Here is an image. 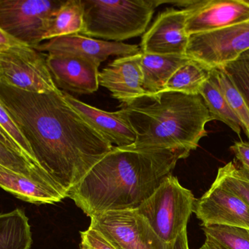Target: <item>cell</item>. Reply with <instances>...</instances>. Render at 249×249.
<instances>
[{
    "label": "cell",
    "mask_w": 249,
    "mask_h": 249,
    "mask_svg": "<svg viewBox=\"0 0 249 249\" xmlns=\"http://www.w3.org/2000/svg\"><path fill=\"white\" fill-rule=\"evenodd\" d=\"M0 104L40 165L68 193L114 147L67 103L60 89L29 92L0 83Z\"/></svg>",
    "instance_id": "cell-1"
},
{
    "label": "cell",
    "mask_w": 249,
    "mask_h": 249,
    "mask_svg": "<svg viewBox=\"0 0 249 249\" xmlns=\"http://www.w3.org/2000/svg\"><path fill=\"white\" fill-rule=\"evenodd\" d=\"M185 150L114 146L68 193L88 216L121 210L138 209L178 161L187 158Z\"/></svg>",
    "instance_id": "cell-2"
},
{
    "label": "cell",
    "mask_w": 249,
    "mask_h": 249,
    "mask_svg": "<svg viewBox=\"0 0 249 249\" xmlns=\"http://www.w3.org/2000/svg\"><path fill=\"white\" fill-rule=\"evenodd\" d=\"M121 107L137 134L135 148L185 150L191 153L208 135L212 116L200 95L166 91L146 94Z\"/></svg>",
    "instance_id": "cell-3"
},
{
    "label": "cell",
    "mask_w": 249,
    "mask_h": 249,
    "mask_svg": "<svg viewBox=\"0 0 249 249\" xmlns=\"http://www.w3.org/2000/svg\"><path fill=\"white\" fill-rule=\"evenodd\" d=\"M84 28L81 34L122 43L144 35L156 8L164 0H82Z\"/></svg>",
    "instance_id": "cell-4"
},
{
    "label": "cell",
    "mask_w": 249,
    "mask_h": 249,
    "mask_svg": "<svg viewBox=\"0 0 249 249\" xmlns=\"http://www.w3.org/2000/svg\"><path fill=\"white\" fill-rule=\"evenodd\" d=\"M195 196L173 174L138 208L156 234L165 243L174 241L186 230L195 208Z\"/></svg>",
    "instance_id": "cell-5"
},
{
    "label": "cell",
    "mask_w": 249,
    "mask_h": 249,
    "mask_svg": "<svg viewBox=\"0 0 249 249\" xmlns=\"http://www.w3.org/2000/svg\"><path fill=\"white\" fill-rule=\"evenodd\" d=\"M64 0H0V30L36 49Z\"/></svg>",
    "instance_id": "cell-6"
},
{
    "label": "cell",
    "mask_w": 249,
    "mask_h": 249,
    "mask_svg": "<svg viewBox=\"0 0 249 249\" xmlns=\"http://www.w3.org/2000/svg\"><path fill=\"white\" fill-rule=\"evenodd\" d=\"M46 58L24 43L0 52V83L29 92L57 91Z\"/></svg>",
    "instance_id": "cell-7"
},
{
    "label": "cell",
    "mask_w": 249,
    "mask_h": 249,
    "mask_svg": "<svg viewBox=\"0 0 249 249\" xmlns=\"http://www.w3.org/2000/svg\"><path fill=\"white\" fill-rule=\"evenodd\" d=\"M90 228L101 232L116 249H167L138 210L102 213L91 217Z\"/></svg>",
    "instance_id": "cell-8"
},
{
    "label": "cell",
    "mask_w": 249,
    "mask_h": 249,
    "mask_svg": "<svg viewBox=\"0 0 249 249\" xmlns=\"http://www.w3.org/2000/svg\"><path fill=\"white\" fill-rule=\"evenodd\" d=\"M249 50V21L190 36L186 56L211 69L234 62Z\"/></svg>",
    "instance_id": "cell-9"
},
{
    "label": "cell",
    "mask_w": 249,
    "mask_h": 249,
    "mask_svg": "<svg viewBox=\"0 0 249 249\" xmlns=\"http://www.w3.org/2000/svg\"><path fill=\"white\" fill-rule=\"evenodd\" d=\"M181 7L189 13L185 31L189 37L249 21V0L184 1Z\"/></svg>",
    "instance_id": "cell-10"
},
{
    "label": "cell",
    "mask_w": 249,
    "mask_h": 249,
    "mask_svg": "<svg viewBox=\"0 0 249 249\" xmlns=\"http://www.w3.org/2000/svg\"><path fill=\"white\" fill-rule=\"evenodd\" d=\"M194 213L205 226H228L249 230V206L235 194L214 180L196 199Z\"/></svg>",
    "instance_id": "cell-11"
},
{
    "label": "cell",
    "mask_w": 249,
    "mask_h": 249,
    "mask_svg": "<svg viewBox=\"0 0 249 249\" xmlns=\"http://www.w3.org/2000/svg\"><path fill=\"white\" fill-rule=\"evenodd\" d=\"M188 10L167 8L157 16L142 36L141 52L148 54L186 55L189 37L185 31Z\"/></svg>",
    "instance_id": "cell-12"
},
{
    "label": "cell",
    "mask_w": 249,
    "mask_h": 249,
    "mask_svg": "<svg viewBox=\"0 0 249 249\" xmlns=\"http://www.w3.org/2000/svg\"><path fill=\"white\" fill-rule=\"evenodd\" d=\"M46 61L58 88L77 94H92L98 90L99 61L54 53H48Z\"/></svg>",
    "instance_id": "cell-13"
},
{
    "label": "cell",
    "mask_w": 249,
    "mask_h": 249,
    "mask_svg": "<svg viewBox=\"0 0 249 249\" xmlns=\"http://www.w3.org/2000/svg\"><path fill=\"white\" fill-rule=\"evenodd\" d=\"M63 94L67 103L112 145L127 147L135 143L136 132L123 107L118 111H105L80 101L68 93L63 91Z\"/></svg>",
    "instance_id": "cell-14"
},
{
    "label": "cell",
    "mask_w": 249,
    "mask_h": 249,
    "mask_svg": "<svg viewBox=\"0 0 249 249\" xmlns=\"http://www.w3.org/2000/svg\"><path fill=\"white\" fill-rule=\"evenodd\" d=\"M36 49L54 54L91 58L101 63L109 56H129L141 52L138 45L97 40L80 34L54 37L39 45Z\"/></svg>",
    "instance_id": "cell-15"
},
{
    "label": "cell",
    "mask_w": 249,
    "mask_h": 249,
    "mask_svg": "<svg viewBox=\"0 0 249 249\" xmlns=\"http://www.w3.org/2000/svg\"><path fill=\"white\" fill-rule=\"evenodd\" d=\"M142 53L120 56L112 61L99 75L100 86L107 89L122 105L146 94L143 89Z\"/></svg>",
    "instance_id": "cell-16"
},
{
    "label": "cell",
    "mask_w": 249,
    "mask_h": 249,
    "mask_svg": "<svg viewBox=\"0 0 249 249\" xmlns=\"http://www.w3.org/2000/svg\"><path fill=\"white\" fill-rule=\"evenodd\" d=\"M0 186L16 197L37 205L56 203L68 197L65 191L2 167H0Z\"/></svg>",
    "instance_id": "cell-17"
},
{
    "label": "cell",
    "mask_w": 249,
    "mask_h": 249,
    "mask_svg": "<svg viewBox=\"0 0 249 249\" xmlns=\"http://www.w3.org/2000/svg\"><path fill=\"white\" fill-rule=\"evenodd\" d=\"M0 137V167L26 177L49 183L67 192L40 165L36 158L23 151L1 127Z\"/></svg>",
    "instance_id": "cell-18"
},
{
    "label": "cell",
    "mask_w": 249,
    "mask_h": 249,
    "mask_svg": "<svg viewBox=\"0 0 249 249\" xmlns=\"http://www.w3.org/2000/svg\"><path fill=\"white\" fill-rule=\"evenodd\" d=\"M190 60L186 55H157L142 53L143 89L147 94H157L183 64Z\"/></svg>",
    "instance_id": "cell-19"
},
{
    "label": "cell",
    "mask_w": 249,
    "mask_h": 249,
    "mask_svg": "<svg viewBox=\"0 0 249 249\" xmlns=\"http://www.w3.org/2000/svg\"><path fill=\"white\" fill-rule=\"evenodd\" d=\"M32 244L31 227L22 210L0 215V249H30Z\"/></svg>",
    "instance_id": "cell-20"
},
{
    "label": "cell",
    "mask_w": 249,
    "mask_h": 249,
    "mask_svg": "<svg viewBox=\"0 0 249 249\" xmlns=\"http://www.w3.org/2000/svg\"><path fill=\"white\" fill-rule=\"evenodd\" d=\"M212 69L191 59L183 64L167 81L161 92L173 91L186 95H199L209 80Z\"/></svg>",
    "instance_id": "cell-21"
},
{
    "label": "cell",
    "mask_w": 249,
    "mask_h": 249,
    "mask_svg": "<svg viewBox=\"0 0 249 249\" xmlns=\"http://www.w3.org/2000/svg\"><path fill=\"white\" fill-rule=\"evenodd\" d=\"M199 95L203 99L213 120L220 121L227 124L239 137L242 126L240 120L230 107L224 94L212 77L204 84Z\"/></svg>",
    "instance_id": "cell-22"
},
{
    "label": "cell",
    "mask_w": 249,
    "mask_h": 249,
    "mask_svg": "<svg viewBox=\"0 0 249 249\" xmlns=\"http://www.w3.org/2000/svg\"><path fill=\"white\" fill-rule=\"evenodd\" d=\"M84 8L82 0H68L53 18L44 40L71 35L81 34L84 28Z\"/></svg>",
    "instance_id": "cell-23"
},
{
    "label": "cell",
    "mask_w": 249,
    "mask_h": 249,
    "mask_svg": "<svg viewBox=\"0 0 249 249\" xmlns=\"http://www.w3.org/2000/svg\"><path fill=\"white\" fill-rule=\"evenodd\" d=\"M211 77L222 91L230 107L240 120L242 129L249 141V107L247 103L230 77L221 68L212 69Z\"/></svg>",
    "instance_id": "cell-24"
},
{
    "label": "cell",
    "mask_w": 249,
    "mask_h": 249,
    "mask_svg": "<svg viewBox=\"0 0 249 249\" xmlns=\"http://www.w3.org/2000/svg\"><path fill=\"white\" fill-rule=\"evenodd\" d=\"M215 181L241 198L249 206V173L232 161L218 168Z\"/></svg>",
    "instance_id": "cell-25"
},
{
    "label": "cell",
    "mask_w": 249,
    "mask_h": 249,
    "mask_svg": "<svg viewBox=\"0 0 249 249\" xmlns=\"http://www.w3.org/2000/svg\"><path fill=\"white\" fill-rule=\"evenodd\" d=\"M205 238L227 249H249V230L228 226L202 227Z\"/></svg>",
    "instance_id": "cell-26"
},
{
    "label": "cell",
    "mask_w": 249,
    "mask_h": 249,
    "mask_svg": "<svg viewBox=\"0 0 249 249\" xmlns=\"http://www.w3.org/2000/svg\"><path fill=\"white\" fill-rule=\"evenodd\" d=\"M220 68L228 75L249 107V50Z\"/></svg>",
    "instance_id": "cell-27"
},
{
    "label": "cell",
    "mask_w": 249,
    "mask_h": 249,
    "mask_svg": "<svg viewBox=\"0 0 249 249\" xmlns=\"http://www.w3.org/2000/svg\"><path fill=\"white\" fill-rule=\"evenodd\" d=\"M0 127L2 128L8 134V135L15 141L16 143L21 147L23 151L36 158L27 138L23 135L22 132L11 119L9 113L2 104H0Z\"/></svg>",
    "instance_id": "cell-28"
},
{
    "label": "cell",
    "mask_w": 249,
    "mask_h": 249,
    "mask_svg": "<svg viewBox=\"0 0 249 249\" xmlns=\"http://www.w3.org/2000/svg\"><path fill=\"white\" fill-rule=\"evenodd\" d=\"M81 249H116L101 232L90 227L81 231Z\"/></svg>",
    "instance_id": "cell-29"
},
{
    "label": "cell",
    "mask_w": 249,
    "mask_h": 249,
    "mask_svg": "<svg viewBox=\"0 0 249 249\" xmlns=\"http://www.w3.org/2000/svg\"><path fill=\"white\" fill-rule=\"evenodd\" d=\"M230 149L241 164L242 168L249 173V142L243 141L234 142Z\"/></svg>",
    "instance_id": "cell-30"
},
{
    "label": "cell",
    "mask_w": 249,
    "mask_h": 249,
    "mask_svg": "<svg viewBox=\"0 0 249 249\" xmlns=\"http://www.w3.org/2000/svg\"><path fill=\"white\" fill-rule=\"evenodd\" d=\"M20 43L22 42L5 33L3 30H0V52L8 50Z\"/></svg>",
    "instance_id": "cell-31"
},
{
    "label": "cell",
    "mask_w": 249,
    "mask_h": 249,
    "mask_svg": "<svg viewBox=\"0 0 249 249\" xmlns=\"http://www.w3.org/2000/svg\"><path fill=\"white\" fill-rule=\"evenodd\" d=\"M167 249H190L188 240L187 231H183L174 241L168 243Z\"/></svg>",
    "instance_id": "cell-32"
},
{
    "label": "cell",
    "mask_w": 249,
    "mask_h": 249,
    "mask_svg": "<svg viewBox=\"0 0 249 249\" xmlns=\"http://www.w3.org/2000/svg\"><path fill=\"white\" fill-rule=\"evenodd\" d=\"M199 249H227L221 246V245L217 243L213 240H209V239L205 238L202 246Z\"/></svg>",
    "instance_id": "cell-33"
}]
</instances>
